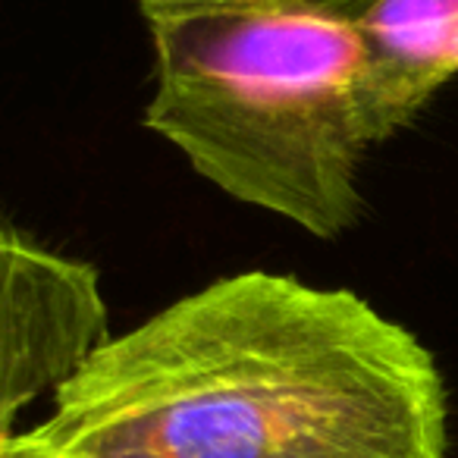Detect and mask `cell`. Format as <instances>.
Returning a JSON list of instances; mask_svg holds the SVG:
<instances>
[{
	"label": "cell",
	"instance_id": "obj_1",
	"mask_svg": "<svg viewBox=\"0 0 458 458\" xmlns=\"http://www.w3.org/2000/svg\"><path fill=\"white\" fill-rule=\"evenodd\" d=\"M22 437L54 458H445L449 402L361 295L249 270L110 336Z\"/></svg>",
	"mask_w": 458,
	"mask_h": 458
},
{
	"label": "cell",
	"instance_id": "obj_2",
	"mask_svg": "<svg viewBox=\"0 0 458 458\" xmlns=\"http://www.w3.org/2000/svg\"><path fill=\"white\" fill-rule=\"evenodd\" d=\"M148 129L229 198L318 239L361 216V160L377 145L368 54L330 7H214L148 20Z\"/></svg>",
	"mask_w": 458,
	"mask_h": 458
},
{
	"label": "cell",
	"instance_id": "obj_3",
	"mask_svg": "<svg viewBox=\"0 0 458 458\" xmlns=\"http://www.w3.org/2000/svg\"><path fill=\"white\" fill-rule=\"evenodd\" d=\"M110 339L101 274L0 223V445Z\"/></svg>",
	"mask_w": 458,
	"mask_h": 458
},
{
	"label": "cell",
	"instance_id": "obj_4",
	"mask_svg": "<svg viewBox=\"0 0 458 458\" xmlns=\"http://www.w3.org/2000/svg\"><path fill=\"white\" fill-rule=\"evenodd\" d=\"M368 54L377 145L405 129L458 76V0H336Z\"/></svg>",
	"mask_w": 458,
	"mask_h": 458
},
{
	"label": "cell",
	"instance_id": "obj_5",
	"mask_svg": "<svg viewBox=\"0 0 458 458\" xmlns=\"http://www.w3.org/2000/svg\"><path fill=\"white\" fill-rule=\"evenodd\" d=\"M330 4H336V0H139L145 20L214 7H330Z\"/></svg>",
	"mask_w": 458,
	"mask_h": 458
},
{
	"label": "cell",
	"instance_id": "obj_6",
	"mask_svg": "<svg viewBox=\"0 0 458 458\" xmlns=\"http://www.w3.org/2000/svg\"><path fill=\"white\" fill-rule=\"evenodd\" d=\"M0 458H54V455L45 449H38V445H32L22 433H16L10 443L0 445Z\"/></svg>",
	"mask_w": 458,
	"mask_h": 458
}]
</instances>
